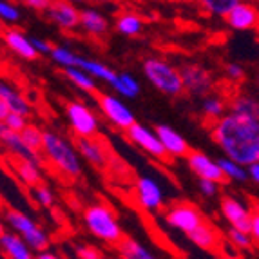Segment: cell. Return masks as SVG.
Returning a JSON list of instances; mask_svg holds the SVG:
<instances>
[{
  "label": "cell",
  "instance_id": "6da1fadb",
  "mask_svg": "<svg viewBox=\"0 0 259 259\" xmlns=\"http://www.w3.org/2000/svg\"><path fill=\"white\" fill-rule=\"evenodd\" d=\"M208 129L227 158L245 167L259 161V120L229 112L212 121Z\"/></svg>",
  "mask_w": 259,
  "mask_h": 259
},
{
  "label": "cell",
  "instance_id": "7a4b0ae2",
  "mask_svg": "<svg viewBox=\"0 0 259 259\" xmlns=\"http://www.w3.org/2000/svg\"><path fill=\"white\" fill-rule=\"evenodd\" d=\"M42 154L64 176L78 178L82 174V156L78 154L76 145L55 131L44 133Z\"/></svg>",
  "mask_w": 259,
  "mask_h": 259
},
{
  "label": "cell",
  "instance_id": "3957f363",
  "mask_svg": "<svg viewBox=\"0 0 259 259\" xmlns=\"http://www.w3.org/2000/svg\"><path fill=\"white\" fill-rule=\"evenodd\" d=\"M142 69L143 76L147 78V82L152 87H156L160 93H163V95L176 98V96H182L185 93L180 69H176L168 62L152 56V58H147L143 62Z\"/></svg>",
  "mask_w": 259,
  "mask_h": 259
},
{
  "label": "cell",
  "instance_id": "277c9868",
  "mask_svg": "<svg viewBox=\"0 0 259 259\" xmlns=\"http://www.w3.org/2000/svg\"><path fill=\"white\" fill-rule=\"evenodd\" d=\"M83 221H85V227L89 229V232L105 243L118 245L121 239L125 238L114 212L104 203L89 205L83 210Z\"/></svg>",
  "mask_w": 259,
  "mask_h": 259
},
{
  "label": "cell",
  "instance_id": "5b68a950",
  "mask_svg": "<svg viewBox=\"0 0 259 259\" xmlns=\"http://www.w3.org/2000/svg\"><path fill=\"white\" fill-rule=\"evenodd\" d=\"M4 218H6V223H8L35 252H42L49 248L48 232H46L33 218H29L27 214H24V212H20V210H15V208L6 210Z\"/></svg>",
  "mask_w": 259,
  "mask_h": 259
},
{
  "label": "cell",
  "instance_id": "8992f818",
  "mask_svg": "<svg viewBox=\"0 0 259 259\" xmlns=\"http://www.w3.org/2000/svg\"><path fill=\"white\" fill-rule=\"evenodd\" d=\"M163 220L168 227H172V229L180 230L183 234H190L203 223L205 218L196 205L189 203V201H180V203L170 205L165 210Z\"/></svg>",
  "mask_w": 259,
  "mask_h": 259
},
{
  "label": "cell",
  "instance_id": "52a82bcc",
  "mask_svg": "<svg viewBox=\"0 0 259 259\" xmlns=\"http://www.w3.org/2000/svg\"><path fill=\"white\" fill-rule=\"evenodd\" d=\"M65 116L69 120L76 138H95L98 134V118L82 102H67L65 104Z\"/></svg>",
  "mask_w": 259,
  "mask_h": 259
},
{
  "label": "cell",
  "instance_id": "ba28073f",
  "mask_svg": "<svg viewBox=\"0 0 259 259\" xmlns=\"http://www.w3.org/2000/svg\"><path fill=\"white\" fill-rule=\"evenodd\" d=\"M180 74H182L185 91L192 96L205 98L214 89V76H212L210 71L207 67H203V65L185 64L180 67Z\"/></svg>",
  "mask_w": 259,
  "mask_h": 259
},
{
  "label": "cell",
  "instance_id": "9c48e42d",
  "mask_svg": "<svg viewBox=\"0 0 259 259\" xmlns=\"http://www.w3.org/2000/svg\"><path fill=\"white\" fill-rule=\"evenodd\" d=\"M98 107L112 125L121 131H127L131 125L136 123V116H134L133 109L125 105V102L120 96L98 95Z\"/></svg>",
  "mask_w": 259,
  "mask_h": 259
},
{
  "label": "cell",
  "instance_id": "30bf717a",
  "mask_svg": "<svg viewBox=\"0 0 259 259\" xmlns=\"http://www.w3.org/2000/svg\"><path fill=\"white\" fill-rule=\"evenodd\" d=\"M125 133H127V136H129L131 142H133L136 147H140L142 151L147 152V154L154 156V158H158V160H165V158L168 156L163 147V143H161V140L158 138V134H156L154 129H149L147 125H142V123L136 121V123L131 125Z\"/></svg>",
  "mask_w": 259,
  "mask_h": 259
},
{
  "label": "cell",
  "instance_id": "8fae6325",
  "mask_svg": "<svg viewBox=\"0 0 259 259\" xmlns=\"http://www.w3.org/2000/svg\"><path fill=\"white\" fill-rule=\"evenodd\" d=\"M0 145L13 156V158H18V160H29V161H36V163L42 165V152L31 149L22 134L17 133V131H11L0 123Z\"/></svg>",
  "mask_w": 259,
  "mask_h": 259
},
{
  "label": "cell",
  "instance_id": "7c38bea8",
  "mask_svg": "<svg viewBox=\"0 0 259 259\" xmlns=\"http://www.w3.org/2000/svg\"><path fill=\"white\" fill-rule=\"evenodd\" d=\"M46 15L53 24L64 31H73L80 26V9L69 0H51Z\"/></svg>",
  "mask_w": 259,
  "mask_h": 259
},
{
  "label": "cell",
  "instance_id": "4fadbf2b",
  "mask_svg": "<svg viewBox=\"0 0 259 259\" xmlns=\"http://www.w3.org/2000/svg\"><path fill=\"white\" fill-rule=\"evenodd\" d=\"M185 158H187V165H189V168L198 178H203V180H212V182H218V183L229 182V180L225 178L220 163L212 160L210 156L205 154V152L189 151V154H187Z\"/></svg>",
  "mask_w": 259,
  "mask_h": 259
},
{
  "label": "cell",
  "instance_id": "5bb4252c",
  "mask_svg": "<svg viewBox=\"0 0 259 259\" xmlns=\"http://www.w3.org/2000/svg\"><path fill=\"white\" fill-rule=\"evenodd\" d=\"M220 210L232 229L245 230V232L250 230L252 210L248 207H245L239 199L232 198V196H223L220 199Z\"/></svg>",
  "mask_w": 259,
  "mask_h": 259
},
{
  "label": "cell",
  "instance_id": "9a60e30c",
  "mask_svg": "<svg viewBox=\"0 0 259 259\" xmlns=\"http://www.w3.org/2000/svg\"><path fill=\"white\" fill-rule=\"evenodd\" d=\"M136 198H138V203L142 205L145 210H160L163 207L165 194L163 189L154 178L149 176H140L136 180Z\"/></svg>",
  "mask_w": 259,
  "mask_h": 259
},
{
  "label": "cell",
  "instance_id": "2e32d148",
  "mask_svg": "<svg viewBox=\"0 0 259 259\" xmlns=\"http://www.w3.org/2000/svg\"><path fill=\"white\" fill-rule=\"evenodd\" d=\"M223 18L227 26L236 31L259 29V9L248 2H239L238 6H234Z\"/></svg>",
  "mask_w": 259,
  "mask_h": 259
},
{
  "label": "cell",
  "instance_id": "e0dca14e",
  "mask_svg": "<svg viewBox=\"0 0 259 259\" xmlns=\"http://www.w3.org/2000/svg\"><path fill=\"white\" fill-rule=\"evenodd\" d=\"M78 154L82 156V160H85L87 163L95 168H105L107 167V152H105L104 145L95 138H76L74 140Z\"/></svg>",
  "mask_w": 259,
  "mask_h": 259
},
{
  "label": "cell",
  "instance_id": "ac0fdd59",
  "mask_svg": "<svg viewBox=\"0 0 259 259\" xmlns=\"http://www.w3.org/2000/svg\"><path fill=\"white\" fill-rule=\"evenodd\" d=\"M187 238L194 243L196 246H199L201 250H208V252L221 250V245H223L220 230H218L212 223H208L207 220L199 225L196 230L187 234Z\"/></svg>",
  "mask_w": 259,
  "mask_h": 259
},
{
  "label": "cell",
  "instance_id": "d6986e66",
  "mask_svg": "<svg viewBox=\"0 0 259 259\" xmlns=\"http://www.w3.org/2000/svg\"><path fill=\"white\" fill-rule=\"evenodd\" d=\"M154 131H156V134H158V138L161 140V143H163V147L168 156H172V158H182V156L189 154L190 149H189L187 140L183 138L178 131H174L170 125L160 123V125L154 127Z\"/></svg>",
  "mask_w": 259,
  "mask_h": 259
},
{
  "label": "cell",
  "instance_id": "ffe728a7",
  "mask_svg": "<svg viewBox=\"0 0 259 259\" xmlns=\"http://www.w3.org/2000/svg\"><path fill=\"white\" fill-rule=\"evenodd\" d=\"M4 44L15 53V55H18L20 58H24V60L33 62V60H36L40 55L35 46H33V40L18 29L4 31Z\"/></svg>",
  "mask_w": 259,
  "mask_h": 259
},
{
  "label": "cell",
  "instance_id": "44dd1931",
  "mask_svg": "<svg viewBox=\"0 0 259 259\" xmlns=\"http://www.w3.org/2000/svg\"><path fill=\"white\" fill-rule=\"evenodd\" d=\"M0 250L8 259H35V250L17 232H6L0 238Z\"/></svg>",
  "mask_w": 259,
  "mask_h": 259
},
{
  "label": "cell",
  "instance_id": "7402d4cb",
  "mask_svg": "<svg viewBox=\"0 0 259 259\" xmlns=\"http://www.w3.org/2000/svg\"><path fill=\"white\" fill-rule=\"evenodd\" d=\"M0 98L4 100L8 107L11 109V112H18L22 116L29 118L31 116V104L27 102V98L18 91L17 87H13L11 83L0 82Z\"/></svg>",
  "mask_w": 259,
  "mask_h": 259
},
{
  "label": "cell",
  "instance_id": "603a6c76",
  "mask_svg": "<svg viewBox=\"0 0 259 259\" xmlns=\"http://www.w3.org/2000/svg\"><path fill=\"white\" fill-rule=\"evenodd\" d=\"M74 67H80V69H83L85 73L91 74L95 80H102V82L109 83V85H111L118 76L116 71L111 69L104 62L95 60V58H85V56H80V55H78L76 65H74Z\"/></svg>",
  "mask_w": 259,
  "mask_h": 259
},
{
  "label": "cell",
  "instance_id": "cb8c5ba5",
  "mask_svg": "<svg viewBox=\"0 0 259 259\" xmlns=\"http://www.w3.org/2000/svg\"><path fill=\"white\" fill-rule=\"evenodd\" d=\"M80 27L85 31L87 35L100 38V36H104L107 33L109 24L107 18L96 9H82L80 11Z\"/></svg>",
  "mask_w": 259,
  "mask_h": 259
},
{
  "label": "cell",
  "instance_id": "d4e9b609",
  "mask_svg": "<svg viewBox=\"0 0 259 259\" xmlns=\"http://www.w3.org/2000/svg\"><path fill=\"white\" fill-rule=\"evenodd\" d=\"M13 168L17 176L20 178V182L27 187H36L42 182V170H40V163L36 161H29V160H18V158H13Z\"/></svg>",
  "mask_w": 259,
  "mask_h": 259
},
{
  "label": "cell",
  "instance_id": "484cf974",
  "mask_svg": "<svg viewBox=\"0 0 259 259\" xmlns=\"http://www.w3.org/2000/svg\"><path fill=\"white\" fill-rule=\"evenodd\" d=\"M116 246L121 259H160L156 257L147 246H143L142 243L133 238H123Z\"/></svg>",
  "mask_w": 259,
  "mask_h": 259
},
{
  "label": "cell",
  "instance_id": "4316f807",
  "mask_svg": "<svg viewBox=\"0 0 259 259\" xmlns=\"http://www.w3.org/2000/svg\"><path fill=\"white\" fill-rule=\"evenodd\" d=\"M230 112L259 120V100L250 95H236L230 98Z\"/></svg>",
  "mask_w": 259,
  "mask_h": 259
},
{
  "label": "cell",
  "instance_id": "83f0119b",
  "mask_svg": "<svg viewBox=\"0 0 259 259\" xmlns=\"http://www.w3.org/2000/svg\"><path fill=\"white\" fill-rule=\"evenodd\" d=\"M111 87L120 96H123V98H129V100L138 98L140 91H142L140 82L133 76V74H129V73H118L116 80L111 83Z\"/></svg>",
  "mask_w": 259,
  "mask_h": 259
},
{
  "label": "cell",
  "instance_id": "f1b7e54d",
  "mask_svg": "<svg viewBox=\"0 0 259 259\" xmlns=\"http://www.w3.org/2000/svg\"><path fill=\"white\" fill-rule=\"evenodd\" d=\"M64 74L71 83L85 93H96V80L80 67H65Z\"/></svg>",
  "mask_w": 259,
  "mask_h": 259
},
{
  "label": "cell",
  "instance_id": "f546056e",
  "mask_svg": "<svg viewBox=\"0 0 259 259\" xmlns=\"http://www.w3.org/2000/svg\"><path fill=\"white\" fill-rule=\"evenodd\" d=\"M225 109H227V104L225 100L218 95H208L203 98V104H201V111H203L205 118L210 121L220 120L221 116H225Z\"/></svg>",
  "mask_w": 259,
  "mask_h": 259
},
{
  "label": "cell",
  "instance_id": "4dcf8cb0",
  "mask_svg": "<svg viewBox=\"0 0 259 259\" xmlns=\"http://www.w3.org/2000/svg\"><path fill=\"white\" fill-rule=\"evenodd\" d=\"M143 22L138 15L134 13H123L116 20V31L125 36H136L142 33Z\"/></svg>",
  "mask_w": 259,
  "mask_h": 259
},
{
  "label": "cell",
  "instance_id": "1f68e13d",
  "mask_svg": "<svg viewBox=\"0 0 259 259\" xmlns=\"http://www.w3.org/2000/svg\"><path fill=\"white\" fill-rule=\"evenodd\" d=\"M218 163H220L221 170H223L225 178L227 180H232V182H246L248 180V170L245 168V165L238 163V161L230 160V158H221V160H218Z\"/></svg>",
  "mask_w": 259,
  "mask_h": 259
},
{
  "label": "cell",
  "instance_id": "d6a6232c",
  "mask_svg": "<svg viewBox=\"0 0 259 259\" xmlns=\"http://www.w3.org/2000/svg\"><path fill=\"white\" fill-rule=\"evenodd\" d=\"M243 0H198L205 13L216 15V17H225L234 6H238Z\"/></svg>",
  "mask_w": 259,
  "mask_h": 259
},
{
  "label": "cell",
  "instance_id": "836d02e7",
  "mask_svg": "<svg viewBox=\"0 0 259 259\" xmlns=\"http://www.w3.org/2000/svg\"><path fill=\"white\" fill-rule=\"evenodd\" d=\"M44 133H46V131H42L38 125H35V123H27L20 134H22V138H24V142H26L31 149H35V151L42 152Z\"/></svg>",
  "mask_w": 259,
  "mask_h": 259
},
{
  "label": "cell",
  "instance_id": "e575fe53",
  "mask_svg": "<svg viewBox=\"0 0 259 259\" xmlns=\"http://www.w3.org/2000/svg\"><path fill=\"white\" fill-rule=\"evenodd\" d=\"M51 58L60 65V67H74L76 65L78 55L74 51H71L69 48H64V46H53Z\"/></svg>",
  "mask_w": 259,
  "mask_h": 259
},
{
  "label": "cell",
  "instance_id": "d590c367",
  "mask_svg": "<svg viewBox=\"0 0 259 259\" xmlns=\"http://www.w3.org/2000/svg\"><path fill=\"white\" fill-rule=\"evenodd\" d=\"M227 238H229L230 245L239 248V250H248V248H252V245H254V241H252V238H250V232L232 229V227H230L229 232H227Z\"/></svg>",
  "mask_w": 259,
  "mask_h": 259
},
{
  "label": "cell",
  "instance_id": "8d00e7d4",
  "mask_svg": "<svg viewBox=\"0 0 259 259\" xmlns=\"http://www.w3.org/2000/svg\"><path fill=\"white\" fill-rule=\"evenodd\" d=\"M22 18V13L18 6L11 0H0V20L8 24H17Z\"/></svg>",
  "mask_w": 259,
  "mask_h": 259
},
{
  "label": "cell",
  "instance_id": "74e56055",
  "mask_svg": "<svg viewBox=\"0 0 259 259\" xmlns=\"http://www.w3.org/2000/svg\"><path fill=\"white\" fill-rule=\"evenodd\" d=\"M33 194H35L36 203H38L40 207L53 208V205H55V194H53L51 189H49L48 185L40 183V185L33 187Z\"/></svg>",
  "mask_w": 259,
  "mask_h": 259
},
{
  "label": "cell",
  "instance_id": "f35d334b",
  "mask_svg": "<svg viewBox=\"0 0 259 259\" xmlns=\"http://www.w3.org/2000/svg\"><path fill=\"white\" fill-rule=\"evenodd\" d=\"M220 185L221 183L212 182V180H203V178H198V189L199 192L207 198H214V196L220 194Z\"/></svg>",
  "mask_w": 259,
  "mask_h": 259
},
{
  "label": "cell",
  "instance_id": "ab89813d",
  "mask_svg": "<svg viewBox=\"0 0 259 259\" xmlns=\"http://www.w3.org/2000/svg\"><path fill=\"white\" fill-rule=\"evenodd\" d=\"M4 125L11 131H17V133H22L24 127L27 125V118L18 114V112H9V116L4 120Z\"/></svg>",
  "mask_w": 259,
  "mask_h": 259
},
{
  "label": "cell",
  "instance_id": "60d3db41",
  "mask_svg": "<svg viewBox=\"0 0 259 259\" xmlns=\"http://www.w3.org/2000/svg\"><path fill=\"white\" fill-rule=\"evenodd\" d=\"M225 74H227V78H229L230 82H243L246 73L239 64H236V62H230V64L225 65Z\"/></svg>",
  "mask_w": 259,
  "mask_h": 259
},
{
  "label": "cell",
  "instance_id": "b9f144b4",
  "mask_svg": "<svg viewBox=\"0 0 259 259\" xmlns=\"http://www.w3.org/2000/svg\"><path fill=\"white\" fill-rule=\"evenodd\" d=\"M76 255H78V259H104L102 252L93 245H78Z\"/></svg>",
  "mask_w": 259,
  "mask_h": 259
},
{
  "label": "cell",
  "instance_id": "7bdbcfd3",
  "mask_svg": "<svg viewBox=\"0 0 259 259\" xmlns=\"http://www.w3.org/2000/svg\"><path fill=\"white\" fill-rule=\"evenodd\" d=\"M250 238L254 241V245L259 246V208L252 210V220H250Z\"/></svg>",
  "mask_w": 259,
  "mask_h": 259
},
{
  "label": "cell",
  "instance_id": "ee69618b",
  "mask_svg": "<svg viewBox=\"0 0 259 259\" xmlns=\"http://www.w3.org/2000/svg\"><path fill=\"white\" fill-rule=\"evenodd\" d=\"M31 40H33V46H35L38 53H42V55H51L53 46L48 42V40L38 38V36H31Z\"/></svg>",
  "mask_w": 259,
  "mask_h": 259
},
{
  "label": "cell",
  "instance_id": "f6af8a7d",
  "mask_svg": "<svg viewBox=\"0 0 259 259\" xmlns=\"http://www.w3.org/2000/svg\"><path fill=\"white\" fill-rule=\"evenodd\" d=\"M22 4H26L27 8L35 9V11H46L51 4V0H20Z\"/></svg>",
  "mask_w": 259,
  "mask_h": 259
},
{
  "label": "cell",
  "instance_id": "bcb514c9",
  "mask_svg": "<svg viewBox=\"0 0 259 259\" xmlns=\"http://www.w3.org/2000/svg\"><path fill=\"white\" fill-rule=\"evenodd\" d=\"M9 112H11V109L8 107V104H6L4 100L0 98V123H4V120L9 116Z\"/></svg>",
  "mask_w": 259,
  "mask_h": 259
},
{
  "label": "cell",
  "instance_id": "7dc6e473",
  "mask_svg": "<svg viewBox=\"0 0 259 259\" xmlns=\"http://www.w3.org/2000/svg\"><path fill=\"white\" fill-rule=\"evenodd\" d=\"M248 176H250L255 183H259V161L257 163L248 165Z\"/></svg>",
  "mask_w": 259,
  "mask_h": 259
},
{
  "label": "cell",
  "instance_id": "c3c4849f",
  "mask_svg": "<svg viewBox=\"0 0 259 259\" xmlns=\"http://www.w3.org/2000/svg\"><path fill=\"white\" fill-rule=\"evenodd\" d=\"M35 259H62V257L58 254H55V252L42 250V252H38V254L35 255Z\"/></svg>",
  "mask_w": 259,
  "mask_h": 259
},
{
  "label": "cell",
  "instance_id": "681fc988",
  "mask_svg": "<svg viewBox=\"0 0 259 259\" xmlns=\"http://www.w3.org/2000/svg\"><path fill=\"white\" fill-rule=\"evenodd\" d=\"M6 232H8V230H6V225H4V221L0 220V238H2V236H4Z\"/></svg>",
  "mask_w": 259,
  "mask_h": 259
},
{
  "label": "cell",
  "instance_id": "f907efd6",
  "mask_svg": "<svg viewBox=\"0 0 259 259\" xmlns=\"http://www.w3.org/2000/svg\"><path fill=\"white\" fill-rule=\"evenodd\" d=\"M221 259H241L239 255H230V254H225V255H221Z\"/></svg>",
  "mask_w": 259,
  "mask_h": 259
},
{
  "label": "cell",
  "instance_id": "816d5d0a",
  "mask_svg": "<svg viewBox=\"0 0 259 259\" xmlns=\"http://www.w3.org/2000/svg\"><path fill=\"white\" fill-rule=\"evenodd\" d=\"M0 35H4V22L0 20Z\"/></svg>",
  "mask_w": 259,
  "mask_h": 259
},
{
  "label": "cell",
  "instance_id": "f5cc1de1",
  "mask_svg": "<svg viewBox=\"0 0 259 259\" xmlns=\"http://www.w3.org/2000/svg\"><path fill=\"white\" fill-rule=\"evenodd\" d=\"M69 2H73V4H80V2H83V0H69Z\"/></svg>",
  "mask_w": 259,
  "mask_h": 259
},
{
  "label": "cell",
  "instance_id": "db71d44e",
  "mask_svg": "<svg viewBox=\"0 0 259 259\" xmlns=\"http://www.w3.org/2000/svg\"><path fill=\"white\" fill-rule=\"evenodd\" d=\"M0 208H2V198H0Z\"/></svg>",
  "mask_w": 259,
  "mask_h": 259
},
{
  "label": "cell",
  "instance_id": "11a10c76",
  "mask_svg": "<svg viewBox=\"0 0 259 259\" xmlns=\"http://www.w3.org/2000/svg\"><path fill=\"white\" fill-rule=\"evenodd\" d=\"M257 85H259V80H257Z\"/></svg>",
  "mask_w": 259,
  "mask_h": 259
},
{
  "label": "cell",
  "instance_id": "9f6ffc18",
  "mask_svg": "<svg viewBox=\"0 0 259 259\" xmlns=\"http://www.w3.org/2000/svg\"><path fill=\"white\" fill-rule=\"evenodd\" d=\"M120 259H121V257H120Z\"/></svg>",
  "mask_w": 259,
  "mask_h": 259
},
{
  "label": "cell",
  "instance_id": "6f0895ef",
  "mask_svg": "<svg viewBox=\"0 0 259 259\" xmlns=\"http://www.w3.org/2000/svg\"><path fill=\"white\" fill-rule=\"evenodd\" d=\"M257 31H259V29H257Z\"/></svg>",
  "mask_w": 259,
  "mask_h": 259
}]
</instances>
